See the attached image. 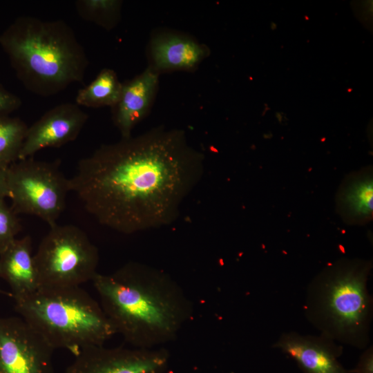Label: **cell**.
Instances as JSON below:
<instances>
[{
  "label": "cell",
  "instance_id": "obj_1",
  "mask_svg": "<svg viewBox=\"0 0 373 373\" xmlns=\"http://www.w3.org/2000/svg\"><path fill=\"white\" fill-rule=\"evenodd\" d=\"M204 171V155L184 131L158 126L100 146L68 182L99 224L132 234L174 222Z\"/></svg>",
  "mask_w": 373,
  "mask_h": 373
},
{
  "label": "cell",
  "instance_id": "obj_2",
  "mask_svg": "<svg viewBox=\"0 0 373 373\" xmlns=\"http://www.w3.org/2000/svg\"><path fill=\"white\" fill-rule=\"evenodd\" d=\"M116 334L133 347L151 349L175 341L193 315V304L166 271L131 261L92 280Z\"/></svg>",
  "mask_w": 373,
  "mask_h": 373
},
{
  "label": "cell",
  "instance_id": "obj_3",
  "mask_svg": "<svg viewBox=\"0 0 373 373\" xmlns=\"http://www.w3.org/2000/svg\"><path fill=\"white\" fill-rule=\"evenodd\" d=\"M0 46L30 92L48 97L83 82L86 52L64 21L17 17L0 34Z\"/></svg>",
  "mask_w": 373,
  "mask_h": 373
},
{
  "label": "cell",
  "instance_id": "obj_4",
  "mask_svg": "<svg viewBox=\"0 0 373 373\" xmlns=\"http://www.w3.org/2000/svg\"><path fill=\"white\" fill-rule=\"evenodd\" d=\"M372 261L338 259L307 287L304 313L319 332L340 344L364 350L370 342L373 298L367 288Z\"/></svg>",
  "mask_w": 373,
  "mask_h": 373
},
{
  "label": "cell",
  "instance_id": "obj_5",
  "mask_svg": "<svg viewBox=\"0 0 373 373\" xmlns=\"http://www.w3.org/2000/svg\"><path fill=\"white\" fill-rule=\"evenodd\" d=\"M14 301L20 317L54 350L75 356L116 334L100 303L80 287L40 288Z\"/></svg>",
  "mask_w": 373,
  "mask_h": 373
},
{
  "label": "cell",
  "instance_id": "obj_6",
  "mask_svg": "<svg viewBox=\"0 0 373 373\" xmlns=\"http://www.w3.org/2000/svg\"><path fill=\"white\" fill-rule=\"evenodd\" d=\"M99 259L97 247L81 229L71 224L50 227L34 254L40 288L80 287L92 281Z\"/></svg>",
  "mask_w": 373,
  "mask_h": 373
},
{
  "label": "cell",
  "instance_id": "obj_7",
  "mask_svg": "<svg viewBox=\"0 0 373 373\" xmlns=\"http://www.w3.org/2000/svg\"><path fill=\"white\" fill-rule=\"evenodd\" d=\"M59 166V160L46 162L29 157L8 166L10 207L17 215L37 216L50 227L57 224L70 191L68 179Z\"/></svg>",
  "mask_w": 373,
  "mask_h": 373
},
{
  "label": "cell",
  "instance_id": "obj_8",
  "mask_svg": "<svg viewBox=\"0 0 373 373\" xmlns=\"http://www.w3.org/2000/svg\"><path fill=\"white\" fill-rule=\"evenodd\" d=\"M54 350L21 317H0V373H55Z\"/></svg>",
  "mask_w": 373,
  "mask_h": 373
},
{
  "label": "cell",
  "instance_id": "obj_9",
  "mask_svg": "<svg viewBox=\"0 0 373 373\" xmlns=\"http://www.w3.org/2000/svg\"><path fill=\"white\" fill-rule=\"evenodd\" d=\"M169 352L162 347H88L75 356L64 373H166Z\"/></svg>",
  "mask_w": 373,
  "mask_h": 373
},
{
  "label": "cell",
  "instance_id": "obj_10",
  "mask_svg": "<svg viewBox=\"0 0 373 373\" xmlns=\"http://www.w3.org/2000/svg\"><path fill=\"white\" fill-rule=\"evenodd\" d=\"M88 115L75 102L60 104L46 111L28 128L19 160L32 156L49 147H60L74 141Z\"/></svg>",
  "mask_w": 373,
  "mask_h": 373
},
{
  "label": "cell",
  "instance_id": "obj_11",
  "mask_svg": "<svg viewBox=\"0 0 373 373\" xmlns=\"http://www.w3.org/2000/svg\"><path fill=\"white\" fill-rule=\"evenodd\" d=\"M272 347L294 359L303 373H348L338 361L343 345L323 334L284 332Z\"/></svg>",
  "mask_w": 373,
  "mask_h": 373
},
{
  "label": "cell",
  "instance_id": "obj_12",
  "mask_svg": "<svg viewBox=\"0 0 373 373\" xmlns=\"http://www.w3.org/2000/svg\"><path fill=\"white\" fill-rule=\"evenodd\" d=\"M149 66L158 75L171 71H193L210 53L193 38L164 32L152 36L149 46Z\"/></svg>",
  "mask_w": 373,
  "mask_h": 373
},
{
  "label": "cell",
  "instance_id": "obj_13",
  "mask_svg": "<svg viewBox=\"0 0 373 373\" xmlns=\"http://www.w3.org/2000/svg\"><path fill=\"white\" fill-rule=\"evenodd\" d=\"M159 75L148 66L141 74L122 83L112 119L122 138L131 136L134 127L148 114L158 86Z\"/></svg>",
  "mask_w": 373,
  "mask_h": 373
},
{
  "label": "cell",
  "instance_id": "obj_14",
  "mask_svg": "<svg viewBox=\"0 0 373 373\" xmlns=\"http://www.w3.org/2000/svg\"><path fill=\"white\" fill-rule=\"evenodd\" d=\"M0 278L9 285L13 299L40 288L30 236L16 238L0 253Z\"/></svg>",
  "mask_w": 373,
  "mask_h": 373
},
{
  "label": "cell",
  "instance_id": "obj_15",
  "mask_svg": "<svg viewBox=\"0 0 373 373\" xmlns=\"http://www.w3.org/2000/svg\"><path fill=\"white\" fill-rule=\"evenodd\" d=\"M373 182L372 169H365L347 177L336 195L338 213L350 224H363L372 218Z\"/></svg>",
  "mask_w": 373,
  "mask_h": 373
},
{
  "label": "cell",
  "instance_id": "obj_16",
  "mask_svg": "<svg viewBox=\"0 0 373 373\" xmlns=\"http://www.w3.org/2000/svg\"><path fill=\"white\" fill-rule=\"evenodd\" d=\"M122 86L115 70L103 68L92 82L78 90L75 103L80 107L112 108L119 99Z\"/></svg>",
  "mask_w": 373,
  "mask_h": 373
},
{
  "label": "cell",
  "instance_id": "obj_17",
  "mask_svg": "<svg viewBox=\"0 0 373 373\" xmlns=\"http://www.w3.org/2000/svg\"><path fill=\"white\" fill-rule=\"evenodd\" d=\"M28 126L20 118L0 116V164L10 166L19 160Z\"/></svg>",
  "mask_w": 373,
  "mask_h": 373
},
{
  "label": "cell",
  "instance_id": "obj_18",
  "mask_svg": "<svg viewBox=\"0 0 373 373\" xmlns=\"http://www.w3.org/2000/svg\"><path fill=\"white\" fill-rule=\"evenodd\" d=\"M122 1L77 0L75 2L79 16L85 21L111 30L117 26L121 19Z\"/></svg>",
  "mask_w": 373,
  "mask_h": 373
},
{
  "label": "cell",
  "instance_id": "obj_19",
  "mask_svg": "<svg viewBox=\"0 0 373 373\" xmlns=\"http://www.w3.org/2000/svg\"><path fill=\"white\" fill-rule=\"evenodd\" d=\"M21 229L17 215L0 198V253L17 238Z\"/></svg>",
  "mask_w": 373,
  "mask_h": 373
},
{
  "label": "cell",
  "instance_id": "obj_20",
  "mask_svg": "<svg viewBox=\"0 0 373 373\" xmlns=\"http://www.w3.org/2000/svg\"><path fill=\"white\" fill-rule=\"evenodd\" d=\"M21 106L20 97L0 83V116L10 115Z\"/></svg>",
  "mask_w": 373,
  "mask_h": 373
},
{
  "label": "cell",
  "instance_id": "obj_21",
  "mask_svg": "<svg viewBox=\"0 0 373 373\" xmlns=\"http://www.w3.org/2000/svg\"><path fill=\"white\" fill-rule=\"evenodd\" d=\"M348 373H373V346L368 345L361 354L356 366Z\"/></svg>",
  "mask_w": 373,
  "mask_h": 373
},
{
  "label": "cell",
  "instance_id": "obj_22",
  "mask_svg": "<svg viewBox=\"0 0 373 373\" xmlns=\"http://www.w3.org/2000/svg\"><path fill=\"white\" fill-rule=\"evenodd\" d=\"M9 166L0 164V198H9L8 188V170Z\"/></svg>",
  "mask_w": 373,
  "mask_h": 373
}]
</instances>
